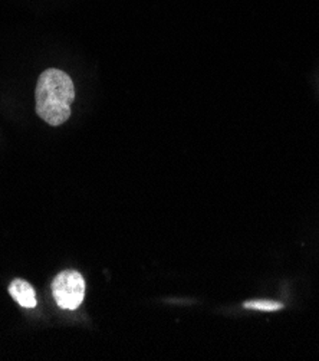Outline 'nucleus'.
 I'll return each instance as SVG.
<instances>
[{
	"label": "nucleus",
	"instance_id": "nucleus-1",
	"mask_svg": "<svg viewBox=\"0 0 319 361\" xmlns=\"http://www.w3.org/2000/svg\"><path fill=\"white\" fill-rule=\"evenodd\" d=\"M37 114L49 126H61L70 117V105L75 99L73 80L63 71H44L35 90Z\"/></svg>",
	"mask_w": 319,
	"mask_h": 361
},
{
	"label": "nucleus",
	"instance_id": "nucleus-4",
	"mask_svg": "<svg viewBox=\"0 0 319 361\" xmlns=\"http://www.w3.org/2000/svg\"><path fill=\"white\" fill-rule=\"evenodd\" d=\"M243 307H244V308H249V310H258V311L273 312V311L282 310L285 305H283L282 302L270 301V300H255V301H246Z\"/></svg>",
	"mask_w": 319,
	"mask_h": 361
},
{
	"label": "nucleus",
	"instance_id": "nucleus-3",
	"mask_svg": "<svg viewBox=\"0 0 319 361\" xmlns=\"http://www.w3.org/2000/svg\"><path fill=\"white\" fill-rule=\"evenodd\" d=\"M9 294L23 308H35L38 304L37 293H35L33 286L25 279H13L9 285Z\"/></svg>",
	"mask_w": 319,
	"mask_h": 361
},
{
	"label": "nucleus",
	"instance_id": "nucleus-2",
	"mask_svg": "<svg viewBox=\"0 0 319 361\" xmlns=\"http://www.w3.org/2000/svg\"><path fill=\"white\" fill-rule=\"evenodd\" d=\"M52 295L62 310H77L85 297V281L77 271H62L52 281Z\"/></svg>",
	"mask_w": 319,
	"mask_h": 361
}]
</instances>
